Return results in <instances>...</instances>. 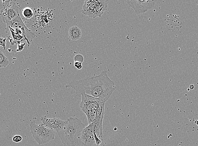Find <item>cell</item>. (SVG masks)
Here are the masks:
<instances>
[{
	"label": "cell",
	"instance_id": "obj_1",
	"mask_svg": "<svg viewBox=\"0 0 198 146\" xmlns=\"http://www.w3.org/2000/svg\"><path fill=\"white\" fill-rule=\"evenodd\" d=\"M65 87L73 89L78 96H80L81 94L85 93L105 102L116 89L115 83L109 78L105 70L97 76L72 81L66 85Z\"/></svg>",
	"mask_w": 198,
	"mask_h": 146
},
{
	"label": "cell",
	"instance_id": "obj_2",
	"mask_svg": "<svg viewBox=\"0 0 198 146\" xmlns=\"http://www.w3.org/2000/svg\"><path fill=\"white\" fill-rule=\"evenodd\" d=\"M66 125L58 132L59 137L64 146H87L83 142L82 132L86 127L78 118L70 117L67 120Z\"/></svg>",
	"mask_w": 198,
	"mask_h": 146
},
{
	"label": "cell",
	"instance_id": "obj_3",
	"mask_svg": "<svg viewBox=\"0 0 198 146\" xmlns=\"http://www.w3.org/2000/svg\"><path fill=\"white\" fill-rule=\"evenodd\" d=\"M30 130L36 142L39 145L45 144L54 139L55 132L43 124L37 125L35 121L30 124Z\"/></svg>",
	"mask_w": 198,
	"mask_h": 146
},
{
	"label": "cell",
	"instance_id": "obj_4",
	"mask_svg": "<svg viewBox=\"0 0 198 146\" xmlns=\"http://www.w3.org/2000/svg\"><path fill=\"white\" fill-rule=\"evenodd\" d=\"M6 27H10L14 31L25 38L28 43V46L34 38V34L28 30L22 21L20 15L17 16L11 21L6 22Z\"/></svg>",
	"mask_w": 198,
	"mask_h": 146
},
{
	"label": "cell",
	"instance_id": "obj_5",
	"mask_svg": "<svg viewBox=\"0 0 198 146\" xmlns=\"http://www.w3.org/2000/svg\"><path fill=\"white\" fill-rule=\"evenodd\" d=\"M0 13L4 22H8L20 15L19 7L16 1H0Z\"/></svg>",
	"mask_w": 198,
	"mask_h": 146
},
{
	"label": "cell",
	"instance_id": "obj_6",
	"mask_svg": "<svg viewBox=\"0 0 198 146\" xmlns=\"http://www.w3.org/2000/svg\"><path fill=\"white\" fill-rule=\"evenodd\" d=\"M81 96L82 99L80 106L84 113L105 106V102L100 99L90 96L85 93L81 94Z\"/></svg>",
	"mask_w": 198,
	"mask_h": 146
},
{
	"label": "cell",
	"instance_id": "obj_7",
	"mask_svg": "<svg viewBox=\"0 0 198 146\" xmlns=\"http://www.w3.org/2000/svg\"><path fill=\"white\" fill-rule=\"evenodd\" d=\"M156 2V0H128L127 3L138 14L144 13L153 7Z\"/></svg>",
	"mask_w": 198,
	"mask_h": 146
},
{
	"label": "cell",
	"instance_id": "obj_8",
	"mask_svg": "<svg viewBox=\"0 0 198 146\" xmlns=\"http://www.w3.org/2000/svg\"><path fill=\"white\" fill-rule=\"evenodd\" d=\"M41 120L44 125L57 133L62 130L68 123L67 120L65 121L58 118H48L46 117H42Z\"/></svg>",
	"mask_w": 198,
	"mask_h": 146
},
{
	"label": "cell",
	"instance_id": "obj_9",
	"mask_svg": "<svg viewBox=\"0 0 198 146\" xmlns=\"http://www.w3.org/2000/svg\"><path fill=\"white\" fill-rule=\"evenodd\" d=\"M81 138L83 142L87 146H92L95 144L94 125L93 123L89 124L83 129L82 132Z\"/></svg>",
	"mask_w": 198,
	"mask_h": 146
},
{
	"label": "cell",
	"instance_id": "obj_10",
	"mask_svg": "<svg viewBox=\"0 0 198 146\" xmlns=\"http://www.w3.org/2000/svg\"><path fill=\"white\" fill-rule=\"evenodd\" d=\"M109 2L108 0H97V3L88 16L90 18L94 19L97 17H101L104 12L107 9Z\"/></svg>",
	"mask_w": 198,
	"mask_h": 146
},
{
	"label": "cell",
	"instance_id": "obj_11",
	"mask_svg": "<svg viewBox=\"0 0 198 146\" xmlns=\"http://www.w3.org/2000/svg\"><path fill=\"white\" fill-rule=\"evenodd\" d=\"M104 106L97 110L89 111L84 113L87 118L89 124L94 122L103 121L104 116Z\"/></svg>",
	"mask_w": 198,
	"mask_h": 146
},
{
	"label": "cell",
	"instance_id": "obj_12",
	"mask_svg": "<svg viewBox=\"0 0 198 146\" xmlns=\"http://www.w3.org/2000/svg\"><path fill=\"white\" fill-rule=\"evenodd\" d=\"M69 37L72 41H76L81 38L82 35L80 29L77 26H72L68 31Z\"/></svg>",
	"mask_w": 198,
	"mask_h": 146
},
{
	"label": "cell",
	"instance_id": "obj_13",
	"mask_svg": "<svg viewBox=\"0 0 198 146\" xmlns=\"http://www.w3.org/2000/svg\"><path fill=\"white\" fill-rule=\"evenodd\" d=\"M97 1L94 0H86L85 1L84 3L83 6L82 10L81 12L83 14L88 16L92 9L97 3Z\"/></svg>",
	"mask_w": 198,
	"mask_h": 146
},
{
	"label": "cell",
	"instance_id": "obj_14",
	"mask_svg": "<svg viewBox=\"0 0 198 146\" xmlns=\"http://www.w3.org/2000/svg\"><path fill=\"white\" fill-rule=\"evenodd\" d=\"M9 64V61L7 57L3 51L0 49V68L6 67Z\"/></svg>",
	"mask_w": 198,
	"mask_h": 146
},
{
	"label": "cell",
	"instance_id": "obj_15",
	"mask_svg": "<svg viewBox=\"0 0 198 146\" xmlns=\"http://www.w3.org/2000/svg\"><path fill=\"white\" fill-rule=\"evenodd\" d=\"M22 13L23 17L27 19L31 18L34 15L33 11L31 8L29 7L25 8L22 10Z\"/></svg>",
	"mask_w": 198,
	"mask_h": 146
},
{
	"label": "cell",
	"instance_id": "obj_16",
	"mask_svg": "<svg viewBox=\"0 0 198 146\" xmlns=\"http://www.w3.org/2000/svg\"><path fill=\"white\" fill-rule=\"evenodd\" d=\"M74 60L75 62H78L82 64L84 60V58L82 54H77L74 56Z\"/></svg>",
	"mask_w": 198,
	"mask_h": 146
},
{
	"label": "cell",
	"instance_id": "obj_17",
	"mask_svg": "<svg viewBox=\"0 0 198 146\" xmlns=\"http://www.w3.org/2000/svg\"><path fill=\"white\" fill-rule=\"evenodd\" d=\"M7 40L6 38H0V46H2L3 50H5L6 48Z\"/></svg>",
	"mask_w": 198,
	"mask_h": 146
},
{
	"label": "cell",
	"instance_id": "obj_18",
	"mask_svg": "<svg viewBox=\"0 0 198 146\" xmlns=\"http://www.w3.org/2000/svg\"><path fill=\"white\" fill-rule=\"evenodd\" d=\"M22 140V137L20 135H16L13 137L12 138V141L16 143L20 142Z\"/></svg>",
	"mask_w": 198,
	"mask_h": 146
},
{
	"label": "cell",
	"instance_id": "obj_19",
	"mask_svg": "<svg viewBox=\"0 0 198 146\" xmlns=\"http://www.w3.org/2000/svg\"><path fill=\"white\" fill-rule=\"evenodd\" d=\"M95 143H96V145L97 146H99V145L101 144L102 142V141L100 139H99L98 138L97 136L96 135L95 133Z\"/></svg>",
	"mask_w": 198,
	"mask_h": 146
},
{
	"label": "cell",
	"instance_id": "obj_20",
	"mask_svg": "<svg viewBox=\"0 0 198 146\" xmlns=\"http://www.w3.org/2000/svg\"><path fill=\"white\" fill-rule=\"evenodd\" d=\"M74 66L78 70H81L82 68V64L78 62H75Z\"/></svg>",
	"mask_w": 198,
	"mask_h": 146
},
{
	"label": "cell",
	"instance_id": "obj_21",
	"mask_svg": "<svg viewBox=\"0 0 198 146\" xmlns=\"http://www.w3.org/2000/svg\"><path fill=\"white\" fill-rule=\"evenodd\" d=\"M25 46V43L19 44L17 46V48L16 50V51H21L24 48Z\"/></svg>",
	"mask_w": 198,
	"mask_h": 146
},
{
	"label": "cell",
	"instance_id": "obj_22",
	"mask_svg": "<svg viewBox=\"0 0 198 146\" xmlns=\"http://www.w3.org/2000/svg\"><path fill=\"white\" fill-rule=\"evenodd\" d=\"M196 124L197 125H198V120H197V121H196Z\"/></svg>",
	"mask_w": 198,
	"mask_h": 146
}]
</instances>
